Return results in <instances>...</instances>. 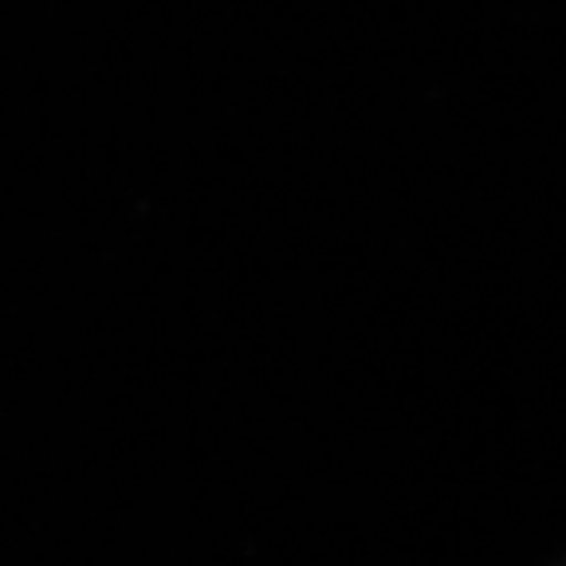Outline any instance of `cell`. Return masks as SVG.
Returning <instances> with one entry per match:
<instances>
[]
</instances>
